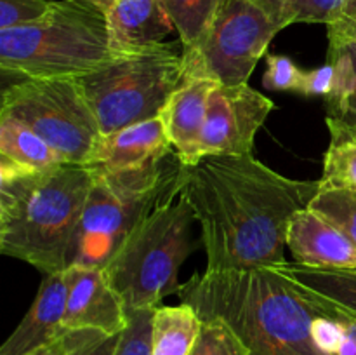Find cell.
<instances>
[{
  "instance_id": "obj_1",
  "label": "cell",
  "mask_w": 356,
  "mask_h": 355,
  "mask_svg": "<svg viewBox=\"0 0 356 355\" xmlns=\"http://www.w3.org/2000/svg\"><path fill=\"white\" fill-rule=\"evenodd\" d=\"M320 180H292L254 155L204 157L186 167L181 195L200 225L207 271L285 263L292 216L306 209Z\"/></svg>"
},
{
  "instance_id": "obj_2",
  "label": "cell",
  "mask_w": 356,
  "mask_h": 355,
  "mask_svg": "<svg viewBox=\"0 0 356 355\" xmlns=\"http://www.w3.org/2000/svg\"><path fill=\"white\" fill-rule=\"evenodd\" d=\"M177 296L202 320H222L247 355H327L315 340L322 306L273 267L193 274Z\"/></svg>"
},
{
  "instance_id": "obj_3",
  "label": "cell",
  "mask_w": 356,
  "mask_h": 355,
  "mask_svg": "<svg viewBox=\"0 0 356 355\" xmlns=\"http://www.w3.org/2000/svg\"><path fill=\"white\" fill-rule=\"evenodd\" d=\"M92 178L76 164L33 171L0 157V253L44 275L68 270Z\"/></svg>"
},
{
  "instance_id": "obj_4",
  "label": "cell",
  "mask_w": 356,
  "mask_h": 355,
  "mask_svg": "<svg viewBox=\"0 0 356 355\" xmlns=\"http://www.w3.org/2000/svg\"><path fill=\"white\" fill-rule=\"evenodd\" d=\"M92 173L70 267H106L115 251L146 216L179 197L186 166L172 152L138 169H92Z\"/></svg>"
},
{
  "instance_id": "obj_5",
  "label": "cell",
  "mask_w": 356,
  "mask_h": 355,
  "mask_svg": "<svg viewBox=\"0 0 356 355\" xmlns=\"http://www.w3.org/2000/svg\"><path fill=\"white\" fill-rule=\"evenodd\" d=\"M111 58L106 16L82 0H59L37 23L0 30V68L17 79H79Z\"/></svg>"
},
{
  "instance_id": "obj_6",
  "label": "cell",
  "mask_w": 356,
  "mask_h": 355,
  "mask_svg": "<svg viewBox=\"0 0 356 355\" xmlns=\"http://www.w3.org/2000/svg\"><path fill=\"white\" fill-rule=\"evenodd\" d=\"M193 221L190 202L179 195L146 216L115 251L104 271L125 308H156L179 292V268L197 249Z\"/></svg>"
},
{
  "instance_id": "obj_7",
  "label": "cell",
  "mask_w": 356,
  "mask_h": 355,
  "mask_svg": "<svg viewBox=\"0 0 356 355\" xmlns=\"http://www.w3.org/2000/svg\"><path fill=\"white\" fill-rule=\"evenodd\" d=\"M186 75L183 42H163L145 51L113 56L101 68L79 77L101 134L162 113Z\"/></svg>"
},
{
  "instance_id": "obj_8",
  "label": "cell",
  "mask_w": 356,
  "mask_h": 355,
  "mask_svg": "<svg viewBox=\"0 0 356 355\" xmlns=\"http://www.w3.org/2000/svg\"><path fill=\"white\" fill-rule=\"evenodd\" d=\"M0 115L28 125L66 164L87 166L101 138L76 79H19L3 89Z\"/></svg>"
},
{
  "instance_id": "obj_9",
  "label": "cell",
  "mask_w": 356,
  "mask_h": 355,
  "mask_svg": "<svg viewBox=\"0 0 356 355\" xmlns=\"http://www.w3.org/2000/svg\"><path fill=\"white\" fill-rule=\"evenodd\" d=\"M282 24L259 0H226L204 37L184 49V77L247 84Z\"/></svg>"
},
{
  "instance_id": "obj_10",
  "label": "cell",
  "mask_w": 356,
  "mask_h": 355,
  "mask_svg": "<svg viewBox=\"0 0 356 355\" xmlns=\"http://www.w3.org/2000/svg\"><path fill=\"white\" fill-rule=\"evenodd\" d=\"M275 103L247 84L222 86L212 93L198 155H252L257 131L268 120Z\"/></svg>"
},
{
  "instance_id": "obj_11",
  "label": "cell",
  "mask_w": 356,
  "mask_h": 355,
  "mask_svg": "<svg viewBox=\"0 0 356 355\" xmlns=\"http://www.w3.org/2000/svg\"><path fill=\"white\" fill-rule=\"evenodd\" d=\"M129 315L124 301L111 287L104 268H68L65 329H90L104 334L124 333Z\"/></svg>"
},
{
  "instance_id": "obj_12",
  "label": "cell",
  "mask_w": 356,
  "mask_h": 355,
  "mask_svg": "<svg viewBox=\"0 0 356 355\" xmlns=\"http://www.w3.org/2000/svg\"><path fill=\"white\" fill-rule=\"evenodd\" d=\"M216 87L218 82L212 79L184 77L160 113L170 145L186 167L200 162L198 148L207 120L209 101Z\"/></svg>"
},
{
  "instance_id": "obj_13",
  "label": "cell",
  "mask_w": 356,
  "mask_h": 355,
  "mask_svg": "<svg viewBox=\"0 0 356 355\" xmlns=\"http://www.w3.org/2000/svg\"><path fill=\"white\" fill-rule=\"evenodd\" d=\"M174 152L162 118L127 125L101 134L86 167L94 171H127L149 166Z\"/></svg>"
},
{
  "instance_id": "obj_14",
  "label": "cell",
  "mask_w": 356,
  "mask_h": 355,
  "mask_svg": "<svg viewBox=\"0 0 356 355\" xmlns=\"http://www.w3.org/2000/svg\"><path fill=\"white\" fill-rule=\"evenodd\" d=\"M287 247L296 263L312 268H356V242L312 207L291 219Z\"/></svg>"
},
{
  "instance_id": "obj_15",
  "label": "cell",
  "mask_w": 356,
  "mask_h": 355,
  "mask_svg": "<svg viewBox=\"0 0 356 355\" xmlns=\"http://www.w3.org/2000/svg\"><path fill=\"white\" fill-rule=\"evenodd\" d=\"M66 298L68 270L45 275L23 320L3 341L0 355H26L61 336L66 331Z\"/></svg>"
},
{
  "instance_id": "obj_16",
  "label": "cell",
  "mask_w": 356,
  "mask_h": 355,
  "mask_svg": "<svg viewBox=\"0 0 356 355\" xmlns=\"http://www.w3.org/2000/svg\"><path fill=\"white\" fill-rule=\"evenodd\" d=\"M104 16L113 56L155 47L176 30L162 0H118Z\"/></svg>"
},
{
  "instance_id": "obj_17",
  "label": "cell",
  "mask_w": 356,
  "mask_h": 355,
  "mask_svg": "<svg viewBox=\"0 0 356 355\" xmlns=\"http://www.w3.org/2000/svg\"><path fill=\"white\" fill-rule=\"evenodd\" d=\"M327 61L334 65V84L325 97L327 122L356 136V42L329 37Z\"/></svg>"
},
{
  "instance_id": "obj_18",
  "label": "cell",
  "mask_w": 356,
  "mask_h": 355,
  "mask_svg": "<svg viewBox=\"0 0 356 355\" xmlns=\"http://www.w3.org/2000/svg\"><path fill=\"white\" fill-rule=\"evenodd\" d=\"M273 268L309 294L356 315V268H312L296 261Z\"/></svg>"
},
{
  "instance_id": "obj_19",
  "label": "cell",
  "mask_w": 356,
  "mask_h": 355,
  "mask_svg": "<svg viewBox=\"0 0 356 355\" xmlns=\"http://www.w3.org/2000/svg\"><path fill=\"white\" fill-rule=\"evenodd\" d=\"M202 326L204 320L188 303L156 306L152 317V355H190Z\"/></svg>"
},
{
  "instance_id": "obj_20",
  "label": "cell",
  "mask_w": 356,
  "mask_h": 355,
  "mask_svg": "<svg viewBox=\"0 0 356 355\" xmlns=\"http://www.w3.org/2000/svg\"><path fill=\"white\" fill-rule=\"evenodd\" d=\"M0 157L33 171H49L66 164L37 132L7 115H0Z\"/></svg>"
},
{
  "instance_id": "obj_21",
  "label": "cell",
  "mask_w": 356,
  "mask_h": 355,
  "mask_svg": "<svg viewBox=\"0 0 356 355\" xmlns=\"http://www.w3.org/2000/svg\"><path fill=\"white\" fill-rule=\"evenodd\" d=\"M287 28L296 23L330 24L356 10V0H259Z\"/></svg>"
},
{
  "instance_id": "obj_22",
  "label": "cell",
  "mask_w": 356,
  "mask_h": 355,
  "mask_svg": "<svg viewBox=\"0 0 356 355\" xmlns=\"http://www.w3.org/2000/svg\"><path fill=\"white\" fill-rule=\"evenodd\" d=\"M330 145L323 157L320 183L356 190V136L346 129L327 122Z\"/></svg>"
},
{
  "instance_id": "obj_23",
  "label": "cell",
  "mask_w": 356,
  "mask_h": 355,
  "mask_svg": "<svg viewBox=\"0 0 356 355\" xmlns=\"http://www.w3.org/2000/svg\"><path fill=\"white\" fill-rule=\"evenodd\" d=\"M176 26L183 47L188 49L197 44L226 0H162Z\"/></svg>"
},
{
  "instance_id": "obj_24",
  "label": "cell",
  "mask_w": 356,
  "mask_h": 355,
  "mask_svg": "<svg viewBox=\"0 0 356 355\" xmlns=\"http://www.w3.org/2000/svg\"><path fill=\"white\" fill-rule=\"evenodd\" d=\"M308 207L322 214L356 242V190L320 183Z\"/></svg>"
},
{
  "instance_id": "obj_25",
  "label": "cell",
  "mask_w": 356,
  "mask_h": 355,
  "mask_svg": "<svg viewBox=\"0 0 356 355\" xmlns=\"http://www.w3.org/2000/svg\"><path fill=\"white\" fill-rule=\"evenodd\" d=\"M190 355H247V350L222 320L205 319Z\"/></svg>"
},
{
  "instance_id": "obj_26",
  "label": "cell",
  "mask_w": 356,
  "mask_h": 355,
  "mask_svg": "<svg viewBox=\"0 0 356 355\" xmlns=\"http://www.w3.org/2000/svg\"><path fill=\"white\" fill-rule=\"evenodd\" d=\"M155 308L127 310L129 322L115 355H152V317Z\"/></svg>"
},
{
  "instance_id": "obj_27",
  "label": "cell",
  "mask_w": 356,
  "mask_h": 355,
  "mask_svg": "<svg viewBox=\"0 0 356 355\" xmlns=\"http://www.w3.org/2000/svg\"><path fill=\"white\" fill-rule=\"evenodd\" d=\"M51 0H0V30L37 23L52 9Z\"/></svg>"
},
{
  "instance_id": "obj_28",
  "label": "cell",
  "mask_w": 356,
  "mask_h": 355,
  "mask_svg": "<svg viewBox=\"0 0 356 355\" xmlns=\"http://www.w3.org/2000/svg\"><path fill=\"white\" fill-rule=\"evenodd\" d=\"M266 72L263 75V86L268 90H294L298 93L305 72L298 63L289 56L270 54L266 56Z\"/></svg>"
},
{
  "instance_id": "obj_29",
  "label": "cell",
  "mask_w": 356,
  "mask_h": 355,
  "mask_svg": "<svg viewBox=\"0 0 356 355\" xmlns=\"http://www.w3.org/2000/svg\"><path fill=\"white\" fill-rule=\"evenodd\" d=\"M120 338L122 333L104 334L90 329L68 331L66 355H115Z\"/></svg>"
},
{
  "instance_id": "obj_30",
  "label": "cell",
  "mask_w": 356,
  "mask_h": 355,
  "mask_svg": "<svg viewBox=\"0 0 356 355\" xmlns=\"http://www.w3.org/2000/svg\"><path fill=\"white\" fill-rule=\"evenodd\" d=\"M332 84L334 65L330 61H325V65L305 72L298 94L305 97H323L325 100L329 96L330 89H332Z\"/></svg>"
},
{
  "instance_id": "obj_31",
  "label": "cell",
  "mask_w": 356,
  "mask_h": 355,
  "mask_svg": "<svg viewBox=\"0 0 356 355\" xmlns=\"http://www.w3.org/2000/svg\"><path fill=\"white\" fill-rule=\"evenodd\" d=\"M327 305H330V303H327ZM330 306H332L334 312H336L337 320H339L341 326V343L339 348H337V355H356V315H351V313L344 312V310L337 308V306L334 305Z\"/></svg>"
},
{
  "instance_id": "obj_32",
  "label": "cell",
  "mask_w": 356,
  "mask_h": 355,
  "mask_svg": "<svg viewBox=\"0 0 356 355\" xmlns=\"http://www.w3.org/2000/svg\"><path fill=\"white\" fill-rule=\"evenodd\" d=\"M327 35L329 37H343L356 42V10L327 24Z\"/></svg>"
},
{
  "instance_id": "obj_33",
  "label": "cell",
  "mask_w": 356,
  "mask_h": 355,
  "mask_svg": "<svg viewBox=\"0 0 356 355\" xmlns=\"http://www.w3.org/2000/svg\"><path fill=\"white\" fill-rule=\"evenodd\" d=\"M66 350H68V331H65L61 336L56 338L51 343L35 348L33 352L26 355H66Z\"/></svg>"
},
{
  "instance_id": "obj_34",
  "label": "cell",
  "mask_w": 356,
  "mask_h": 355,
  "mask_svg": "<svg viewBox=\"0 0 356 355\" xmlns=\"http://www.w3.org/2000/svg\"><path fill=\"white\" fill-rule=\"evenodd\" d=\"M82 2L89 3V6H92V7H96L97 10H101V13L104 14L108 9H110L111 6H113V3H117L118 0H82Z\"/></svg>"
}]
</instances>
